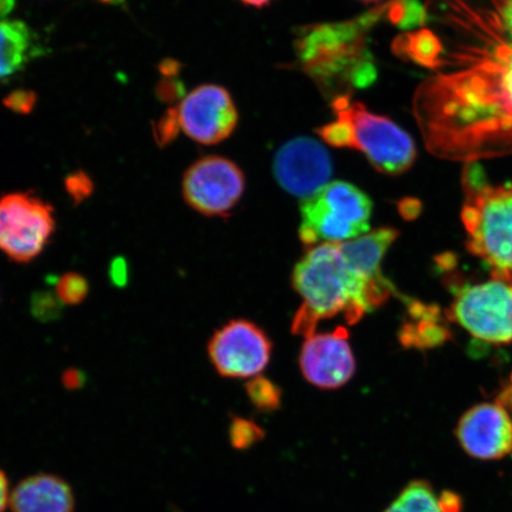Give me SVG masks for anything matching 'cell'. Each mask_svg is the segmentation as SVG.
<instances>
[{"mask_svg": "<svg viewBox=\"0 0 512 512\" xmlns=\"http://www.w3.org/2000/svg\"><path fill=\"white\" fill-rule=\"evenodd\" d=\"M292 284L303 299L294 316L293 334L315 335L322 319L344 315L356 324L367 312L386 304L394 287H380L358 275L342 253L341 243L311 247L294 267Z\"/></svg>", "mask_w": 512, "mask_h": 512, "instance_id": "obj_1", "label": "cell"}, {"mask_svg": "<svg viewBox=\"0 0 512 512\" xmlns=\"http://www.w3.org/2000/svg\"><path fill=\"white\" fill-rule=\"evenodd\" d=\"M332 108L337 119L318 130L325 143L362 152L381 174L398 176L412 168L414 140L393 120L368 111L349 96H339Z\"/></svg>", "mask_w": 512, "mask_h": 512, "instance_id": "obj_2", "label": "cell"}, {"mask_svg": "<svg viewBox=\"0 0 512 512\" xmlns=\"http://www.w3.org/2000/svg\"><path fill=\"white\" fill-rule=\"evenodd\" d=\"M300 240L306 247L319 242L343 243L369 232L373 202L348 182H330L300 207Z\"/></svg>", "mask_w": 512, "mask_h": 512, "instance_id": "obj_3", "label": "cell"}, {"mask_svg": "<svg viewBox=\"0 0 512 512\" xmlns=\"http://www.w3.org/2000/svg\"><path fill=\"white\" fill-rule=\"evenodd\" d=\"M469 252L494 268L496 278L512 279V184L480 185L463 210Z\"/></svg>", "mask_w": 512, "mask_h": 512, "instance_id": "obj_4", "label": "cell"}, {"mask_svg": "<svg viewBox=\"0 0 512 512\" xmlns=\"http://www.w3.org/2000/svg\"><path fill=\"white\" fill-rule=\"evenodd\" d=\"M54 208L32 192L0 197V252L16 264H29L55 233Z\"/></svg>", "mask_w": 512, "mask_h": 512, "instance_id": "obj_5", "label": "cell"}, {"mask_svg": "<svg viewBox=\"0 0 512 512\" xmlns=\"http://www.w3.org/2000/svg\"><path fill=\"white\" fill-rule=\"evenodd\" d=\"M447 316L488 343L512 341V279L496 278L456 293Z\"/></svg>", "mask_w": 512, "mask_h": 512, "instance_id": "obj_6", "label": "cell"}, {"mask_svg": "<svg viewBox=\"0 0 512 512\" xmlns=\"http://www.w3.org/2000/svg\"><path fill=\"white\" fill-rule=\"evenodd\" d=\"M246 189L245 175L227 158L208 156L185 172L182 192L188 206L204 216H227Z\"/></svg>", "mask_w": 512, "mask_h": 512, "instance_id": "obj_7", "label": "cell"}, {"mask_svg": "<svg viewBox=\"0 0 512 512\" xmlns=\"http://www.w3.org/2000/svg\"><path fill=\"white\" fill-rule=\"evenodd\" d=\"M208 355L221 376L251 379L270 363L272 342L264 330L249 320H230L211 336Z\"/></svg>", "mask_w": 512, "mask_h": 512, "instance_id": "obj_8", "label": "cell"}, {"mask_svg": "<svg viewBox=\"0 0 512 512\" xmlns=\"http://www.w3.org/2000/svg\"><path fill=\"white\" fill-rule=\"evenodd\" d=\"M178 126L202 145H216L230 137L239 114L227 89L203 85L191 91L176 111Z\"/></svg>", "mask_w": 512, "mask_h": 512, "instance_id": "obj_9", "label": "cell"}, {"mask_svg": "<svg viewBox=\"0 0 512 512\" xmlns=\"http://www.w3.org/2000/svg\"><path fill=\"white\" fill-rule=\"evenodd\" d=\"M273 170L281 188L306 200L330 183L334 166L322 144L309 137H298L281 147Z\"/></svg>", "mask_w": 512, "mask_h": 512, "instance_id": "obj_10", "label": "cell"}, {"mask_svg": "<svg viewBox=\"0 0 512 512\" xmlns=\"http://www.w3.org/2000/svg\"><path fill=\"white\" fill-rule=\"evenodd\" d=\"M299 366L312 386L325 390L343 387L356 371L348 331L339 326L328 334L307 337L300 351Z\"/></svg>", "mask_w": 512, "mask_h": 512, "instance_id": "obj_11", "label": "cell"}, {"mask_svg": "<svg viewBox=\"0 0 512 512\" xmlns=\"http://www.w3.org/2000/svg\"><path fill=\"white\" fill-rule=\"evenodd\" d=\"M457 439L469 456L503 459L512 452L511 416L499 403H480L459 420Z\"/></svg>", "mask_w": 512, "mask_h": 512, "instance_id": "obj_12", "label": "cell"}, {"mask_svg": "<svg viewBox=\"0 0 512 512\" xmlns=\"http://www.w3.org/2000/svg\"><path fill=\"white\" fill-rule=\"evenodd\" d=\"M12 512H74L72 488L63 479L53 475L25 478L12 491Z\"/></svg>", "mask_w": 512, "mask_h": 512, "instance_id": "obj_13", "label": "cell"}, {"mask_svg": "<svg viewBox=\"0 0 512 512\" xmlns=\"http://www.w3.org/2000/svg\"><path fill=\"white\" fill-rule=\"evenodd\" d=\"M399 234L394 228H377L361 235L360 238L341 243L342 253L352 270L370 284L393 287L383 277L381 265L388 249L399 238Z\"/></svg>", "mask_w": 512, "mask_h": 512, "instance_id": "obj_14", "label": "cell"}, {"mask_svg": "<svg viewBox=\"0 0 512 512\" xmlns=\"http://www.w3.org/2000/svg\"><path fill=\"white\" fill-rule=\"evenodd\" d=\"M40 49L29 25L0 18V80L21 72L40 54Z\"/></svg>", "mask_w": 512, "mask_h": 512, "instance_id": "obj_15", "label": "cell"}, {"mask_svg": "<svg viewBox=\"0 0 512 512\" xmlns=\"http://www.w3.org/2000/svg\"><path fill=\"white\" fill-rule=\"evenodd\" d=\"M386 512H445L440 497L424 480L408 484Z\"/></svg>", "mask_w": 512, "mask_h": 512, "instance_id": "obj_16", "label": "cell"}, {"mask_svg": "<svg viewBox=\"0 0 512 512\" xmlns=\"http://www.w3.org/2000/svg\"><path fill=\"white\" fill-rule=\"evenodd\" d=\"M398 48L406 50L411 59L427 67H437L439 56L443 51L437 36L428 30L406 35L405 40L399 42Z\"/></svg>", "mask_w": 512, "mask_h": 512, "instance_id": "obj_17", "label": "cell"}, {"mask_svg": "<svg viewBox=\"0 0 512 512\" xmlns=\"http://www.w3.org/2000/svg\"><path fill=\"white\" fill-rule=\"evenodd\" d=\"M247 394L253 405L262 412H273L280 407L281 392L277 384L256 376L247 383Z\"/></svg>", "mask_w": 512, "mask_h": 512, "instance_id": "obj_18", "label": "cell"}, {"mask_svg": "<svg viewBox=\"0 0 512 512\" xmlns=\"http://www.w3.org/2000/svg\"><path fill=\"white\" fill-rule=\"evenodd\" d=\"M88 293V281L80 273L69 272L57 280L56 298L64 305H79L85 302Z\"/></svg>", "mask_w": 512, "mask_h": 512, "instance_id": "obj_19", "label": "cell"}, {"mask_svg": "<svg viewBox=\"0 0 512 512\" xmlns=\"http://www.w3.org/2000/svg\"><path fill=\"white\" fill-rule=\"evenodd\" d=\"M230 441L238 450H245L264 438V431L255 422L243 418H235L229 428Z\"/></svg>", "mask_w": 512, "mask_h": 512, "instance_id": "obj_20", "label": "cell"}, {"mask_svg": "<svg viewBox=\"0 0 512 512\" xmlns=\"http://www.w3.org/2000/svg\"><path fill=\"white\" fill-rule=\"evenodd\" d=\"M34 99V95H29V93L25 92H17L9 96V99L6 100V105L17 112H28L30 111V107L34 106Z\"/></svg>", "mask_w": 512, "mask_h": 512, "instance_id": "obj_21", "label": "cell"}, {"mask_svg": "<svg viewBox=\"0 0 512 512\" xmlns=\"http://www.w3.org/2000/svg\"><path fill=\"white\" fill-rule=\"evenodd\" d=\"M421 211V204L418 200L408 198V200L400 203V213L406 220H414L419 216Z\"/></svg>", "mask_w": 512, "mask_h": 512, "instance_id": "obj_22", "label": "cell"}, {"mask_svg": "<svg viewBox=\"0 0 512 512\" xmlns=\"http://www.w3.org/2000/svg\"><path fill=\"white\" fill-rule=\"evenodd\" d=\"M11 492L8 477L0 470V512H5L10 505Z\"/></svg>", "mask_w": 512, "mask_h": 512, "instance_id": "obj_23", "label": "cell"}, {"mask_svg": "<svg viewBox=\"0 0 512 512\" xmlns=\"http://www.w3.org/2000/svg\"><path fill=\"white\" fill-rule=\"evenodd\" d=\"M63 383L69 389L79 388L83 382V377L78 370H68L63 375Z\"/></svg>", "mask_w": 512, "mask_h": 512, "instance_id": "obj_24", "label": "cell"}, {"mask_svg": "<svg viewBox=\"0 0 512 512\" xmlns=\"http://www.w3.org/2000/svg\"><path fill=\"white\" fill-rule=\"evenodd\" d=\"M14 4L15 0H0V17L8 15Z\"/></svg>", "mask_w": 512, "mask_h": 512, "instance_id": "obj_25", "label": "cell"}, {"mask_svg": "<svg viewBox=\"0 0 512 512\" xmlns=\"http://www.w3.org/2000/svg\"><path fill=\"white\" fill-rule=\"evenodd\" d=\"M240 2L253 6V8H265V6L271 4L273 0H240Z\"/></svg>", "mask_w": 512, "mask_h": 512, "instance_id": "obj_26", "label": "cell"}, {"mask_svg": "<svg viewBox=\"0 0 512 512\" xmlns=\"http://www.w3.org/2000/svg\"><path fill=\"white\" fill-rule=\"evenodd\" d=\"M360 2H363V3H375V2H379V0H360Z\"/></svg>", "mask_w": 512, "mask_h": 512, "instance_id": "obj_27", "label": "cell"}, {"mask_svg": "<svg viewBox=\"0 0 512 512\" xmlns=\"http://www.w3.org/2000/svg\"><path fill=\"white\" fill-rule=\"evenodd\" d=\"M102 2H110V0H102Z\"/></svg>", "mask_w": 512, "mask_h": 512, "instance_id": "obj_28", "label": "cell"}]
</instances>
